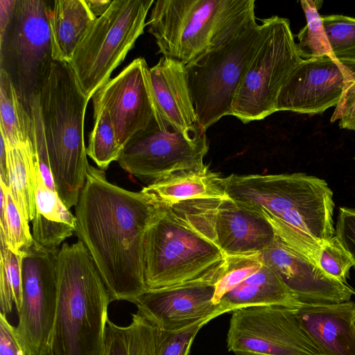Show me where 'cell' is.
<instances>
[{
	"label": "cell",
	"instance_id": "1",
	"mask_svg": "<svg viewBox=\"0 0 355 355\" xmlns=\"http://www.w3.org/2000/svg\"><path fill=\"white\" fill-rule=\"evenodd\" d=\"M155 205L141 191L110 182L89 165L75 206L76 234L88 250L114 300H135L147 290L144 240Z\"/></svg>",
	"mask_w": 355,
	"mask_h": 355
},
{
	"label": "cell",
	"instance_id": "2",
	"mask_svg": "<svg viewBox=\"0 0 355 355\" xmlns=\"http://www.w3.org/2000/svg\"><path fill=\"white\" fill-rule=\"evenodd\" d=\"M227 196L263 216L286 245L318 266L322 245L335 236L333 191L319 178L302 173L231 174Z\"/></svg>",
	"mask_w": 355,
	"mask_h": 355
},
{
	"label": "cell",
	"instance_id": "3",
	"mask_svg": "<svg viewBox=\"0 0 355 355\" xmlns=\"http://www.w3.org/2000/svg\"><path fill=\"white\" fill-rule=\"evenodd\" d=\"M58 302L51 355H103L110 303L114 301L83 243L61 245L57 257Z\"/></svg>",
	"mask_w": 355,
	"mask_h": 355
},
{
	"label": "cell",
	"instance_id": "4",
	"mask_svg": "<svg viewBox=\"0 0 355 355\" xmlns=\"http://www.w3.org/2000/svg\"><path fill=\"white\" fill-rule=\"evenodd\" d=\"M55 189L68 209L76 206L89 163L84 139L89 99L68 62L53 60L37 91Z\"/></svg>",
	"mask_w": 355,
	"mask_h": 355
},
{
	"label": "cell",
	"instance_id": "5",
	"mask_svg": "<svg viewBox=\"0 0 355 355\" xmlns=\"http://www.w3.org/2000/svg\"><path fill=\"white\" fill-rule=\"evenodd\" d=\"M254 0H158L147 21L158 53L187 64L256 23Z\"/></svg>",
	"mask_w": 355,
	"mask_h": 355
},
{
	"label": "cell",
	"instance_id": "6",
	"mask_svg": "<svg viewBox=\"0 0 355 355\" xmlns=\"http://www.w3.org/2000/svg\"><path fill=\"white\" fill-rule=\"evenodd\" d=\"M154 205L155 211L144 240L147 289L198 281L215 284L225 267L227 256L171 208Z\"/></svg>",
	"mask_w": 355,
	"mask_h": 355
},
{
	"label": "cell",
	"instance_id": "7",
	"mask_svg": "<svg viewBox=\"0 0 355 355\" xmlns=\"http://www.w3.org/2000/svg\"><path fill=\"white\" fill-rule=\"evenodd\" d=\"M264 35L257 22L185 65L197 123L206 130L231 115L236 92Z\"/></svg>",
	"mask_w": 355,
	"mask_h": 355
},
{
	"label": "cell",
	"instance_id": "8",
	"mask_svg": "<svg viewBox=\"0 0 355 355\" xmlns=\"http://www.w3.org/2000/svg\"><path fill=\"white\" fill-rule=\"evenodd\" d=\"M153 0H113L90 26L69 62L90 99L110 78L147 26Z\"/></svg>",
	"mask_w": 355,
	"mask_h": 355
},
{
	"label": "cell",
	"instance_id": "9",
	"mask_svg": "<svg viewBox=\"0 0 355 355\" xmlns=\"http://www.w3.org/2000/svg\"><path fill=\"white\" fill-rule=\"evenodd\" d=\"M263 41L255 53L234 99L231 115L243 123L277 112L279 94L295 68L303 60L290 21L277 15L261 19Z\"/></svg>",
	"mask_w": 355,
	"mask_h": 355
},
{
	"label": "cell",
	"instance_id": "10",
	"mask_svg": "<svg viewBox=\"0 0 355 355\" xmlns=\"http://www.w3.org/2000/svg\"><path fill=\"white\" fill-rule=\"evenodd\" d=\"M168 207L214 242L227 257L260 253L276 239L267 220L230 198L194 200Z\"/></svg>",
	"mask_w": 355,
	"mask_h": 355
},
{
	"label": "cell",
	"instance_id": "11",
	"mask_svg": "<svg viewBox=\"0 0 355 355\" xmlns=\"http://www.w3.org/2000/svg\"><path fill=\"white\" fill-rule=\"evenodd\" d=\"M293 310L256 306L232 312L227 347L235 355H322Z\"/></svg>",
	"mask_w": 355,
	"mask_h": 355
},
{
	"label": "cell",
	"instance_id": "12",
	"mask_svg": "<svg viewBox=\"0 0 355 355\" xmlns=\"http://www.w3.org/2000/svg\"><path fill=\"white\" fill-rule=\"evenodd\" d=\"M59 250L34 241L22 253V303L16 328L26 355H42L49 350L58 302Z\"/></svg>",
	"mask_w": 355,
	"mask_h": 355
},
{
	"label": "cell",
	"instance_id": "13",
	"mask_svg": "<svg viewBox=\"0 0 355 355\" xmlns=\"http://www.w3.org/2000/svg\"><path fill=\"white\" fill-rule=\"evenodd\" d=\"M149 69L146 60L137 58L92 96L94 107H102L108 111L122 149L132 139L148 130L171 128L157 103Z\"/></svg>",
	"mask_w": 355,
	"mask_h": 355
},
{
	"label": "cell",
	"instance_id": "14",
	"mask_svg": "<svg viewBox=\"0 0 355 355\" xmlns=\"http://www.w3.org/2000/svg\"><path fill=\"white\" fill-rule=\"evenodd\" d=\"M208 140L200 129L184 133L173 128L148 130L129 141L117 160L132 175L149 184L180 171L205 165Z\"/></svg>",
	"mask_w": 355,
	"mask_h": 355
},
{
	"label": "cell",
	"instance_id": "15",
	"mask_svg": "<svg viewBox=\"0 0 355 355\" xmlns=\"http://www.w3.org/2000/svg\"><path fill=\"white\" fill-rule=\"evenodd\" d=\"M43 0L17 1L9 26L6 51L18 95L26 106L37 92L52 59L49 12Z\"/></svg>",
	"mask_w": 355,
	"mask_h": 355
},
{
	"label": "cell",
	"instance_id": "16",
	"mask_svg": "<svg viewBox=\"0 0 355 355\" xmlns=\"http://www.w3.org/2000/svg\"><path fill=\"white\" fill-rule=\"evenodd\" d=\"M355 80V60L328 56L303 60L282 87L276 109L313 115L336 106L346 87Z\"/></svg>",
	"mask_w": 355,
	"mask_h": 355
},
{
	"label": "cell",
	"instance_id": "17",
	"mask_svg": "<svg viewBox=\"0 0 355 355\" xmlns=\"http://www.w3.org/2000/svg\"><path fill=\"white\" fill-rule=\"evenodd\" d=\"M214 283L198 281L178 286L147 289L133 302L160 329L178 331L219 316L213 302Z\"/></svg>",
	"mask_w": 355,
	"mask_h": 355
},
{
	"label": "cell",
	"instance_id": "18",
	"mask_svg": "<svg viewBox=\"0 0 355 355\" xmlns=\"http://www.w3.org/2000/svg\"><path fill=\"white\" fill-rule=\"evenodd\" d=\"M263 263L271 268L301 304H334L349 301L355 291L336 280L318 266L286 245L276 236L261 253Z\"/></svg>",
	"mask_w": 355,
	"mask_h": 355
},
{
	"label": "cell",
	"instance_id": "19",
	"mask_svg": "<svg viewBox=\"0 0 355 355\" xmlns=\"http://www.w3.org/2000/svg\"><path fill=\"white\" fill-rule=\"evenodd\" d=\"M302 329L322 355H355V303L302 304L295 311Z\"/></svg>",
	"mask_w": 355,
	"mask_h": 355
},
{
	"label": "cell",
	"instance_id": "20",
	"mask_svg": "<svg viewBox=\"0 0 355 355\" xmlns=\"http://www.w3.org/2000/svg\"><path fill=\"white\" fill-rule=\"evenodd\" d=\"M149 73L157 103L167 125L184 133L199 130L185 64L162 56L150 68Z\"/></svg>",
	"mask_w": 355,
	"mask_h": 355
},
{
	"label": "cell",
	"instance_id": "21",
	"mask_svg": "<svg viewBox=\"0 0 355 355\" xmlns=\"http://www.w3.org/2000/svg\"><path fill=\"white\" fill-rule=\"evenodd\" d=\"M154 203L166 207L194 200L225 199L223 177L206 164L180 171L164 178L141 190Z\"/></svg>",
	"mask_w": 355,
	"mask_h": 355
},
{
	"label": "cell",
	"instance_id": "22",
	"mask_svg": "<svg viewBox=\"0 0 355 355\" xmlns=\"http://www.w3.org/2000/svg\"><path fill=\"white\" fill-rule=\"evenodd\" d=\"M35 215L32 220V235L41 246L58 249L76 229V218L60 198L56 191L45 184L35 160Z\"/></svg>",
	"mask_w": 355,
	"mask_h": 355
},
{
	"label": "cell",
	"instance_id": "23",
	"mask_svg": "<svg viewBox=\"0 0 355 355\" xmlns=\"http://www.w3.org/2000/svg\"><path fill=\"white\" fill-rule=\"evenodd\" d=\"M301 303L287 288L279 275L268 266L261 268L221 299L219 315L245 307L281 306L297 310Z\"/></svg>",
	"mask_w": 355,
	"mask_h": 355
},
{
	"label": "cell",
	"instance_id": "24",
	"mask_svg": "<svg viewBox=\"0 0 355 355\" xmlns=\"http://www.w3.org/2000/svg\"><path fill=\"white\" fill-rule=\"evenodd\" d=\"M96 19L85 0L53 1L49 12L53 60L69 63Z\"/></svg>",
	"mask_w": 355,
	"mask_h": 355
},
{
	"label": "cell",
	"instance_id": "25",
	"mask_svg": "<svg viewBox=\"0 0 355 355\" xmlns=\"http://www.w3.org/2000/svg\"><path fill=\"white\" fill-rule=\"evenodd\" d=\"M126 327L107 321L103 355H157L158 327L141 311Z\"/></svg>",
	"mask_w": 355,
	"mask_h": 355
},
{
	"label": "cell",
	"instance_id": "26",
	"mask_svg": "<svg viewBox=\"0 0 355 355\" xmlns=\"http://www.w3.org/2000/svg\"><path fill=\"white\" fill-rule=\"evenodd\" d=\"M8 188L28 223L35 215V159L31 139L24 144L8 146Z\"/></svg>",
	"mask_w": 355,
	"mask_h": 355
},
{
	"label": "cell",
	"instance_id": "27",
	"mask_svg": "<svg viewBox=\"0 0 355 355\" xmlns=\"http://www.w3.org/2000/svg\"><path fill=\"white\" fill-rule=\"evenodd\" d=\"M0 135L8 147L26 143L31 136V116L8 72H0Z\"/></svg>",
	"mask_w": 355,
	"mask_h": 355
},
{
	"label": "cell",
	"instance_id": "28",
	"mask_svg": "<svg viewBox=\"0 0 355 355\" xmlns=\"http://www.w3.org/2000/svg\"><path fill=\"white\" fill-rule=\"evenodd\" d=\"M94 117L86 153L98 168L105 170L112 162L118 160L122 148L108 111L102 107H94Z\"/></svg>",
	"mask_w": 355,
	"mask_h": 355
},
{
	"label": "cell",
	"instance_id": "29",
	"mask_svg": "<svg viewBox=\"0 0 355 355\" xmlns=\"http://www.w3.org/2000/svg\"><path fill=\"white\" fill-rule=\"evenodd\" d=\"M300 3L306 19V25L297 35V47L301 58L308 60L328 56L334 59L318 12L322 1L302 0Z\"/></svg>",
	"mask_w": 355,
	"mask_h": 355
},
{
	"label": "cell",
	"instance_id": "30",
	"mask_svg": "<svg viewBox=\"0 0 355 355\" xmlns=\"http://www.w3.org/2000/svg\"><path fill=\"white\" fill-rule=\"evenodd\" d=\"M0 306L1 313L7 315L15 304L19 311L22 303V254L12 252L1 242L0 248Z\"/></svg>",
	"mask_w": 355,
	"mask_h": 355
},
{
	"label": "cell",
	"instance_id": "31",
	"mask_svg": "<svg viewBox=\"0 0 355 355\" xmlns=\"http://www.w3.org/2000/svg\"><path fill=\"white\" fill-rule=\"evenodd\" d=\"M6 189V213L4 223L0 226L1 241L8 249L21 254L33 243L34 239L29 225L21 214L8 187Z\"/></svg>",
	"mask_w": 355,
	"mask_h": 355
},
{
	"label": "cell",
	"instance_id": "32",
	"mask_svg": "<svg viewBox=\"0 0 355 355\" xmlns=\"http://www.w3.org/2000/svg\"><path fill=\"white\" fill-rule=\"evenodd\" d=\"M260 253L227 257L225 267L214 284L213 302L216 305L218 306L226 293L261 268Z\"/></svg>",
	"mask_w": 355,
	"mask_h": 355
},
{
	"label": "cell",
	"instance_id": "33",
	"mask_svg": "<svg viewBox=\"0 0 355 355\" xmlns=\"http://www.w3.org/2000/svg\"><path fill=\"white\" fill-rule=\"evenodd\" d=\"M334 58L355 60V18L343 15L322 17Z\"/></svg>",
	"mask_w": 355,
	"mask_h": 355
},
{
	"label": "cell",
	"instance_id": "34",
	"mask_svg": "<svg viewBox=\"0 0 355 355\" xmlns=\"http://www.w3.org/2000/svg\"><path fill=\"white\" fill-rule=\"evenodd\" d=\"M318 265L327 275L343 283H346L349 270L354 266L336 236L322 245Z\"/></svg>",
	"mask_w": 355,
	"mask_h": 355
},
{
	"label": "cell",
	"instance_id": "35",
	"mask_svg": "<svg viewBox=\"0 0 355 355\" xmlns=\"http://www.w3.org/2000/svg\"><path fill=\"white\" fill-rule=\"evenodd\" d=\"M207 321L198 322L178 331H166L158 327L157 355H188L199 330Z\"/></svg>",
	"mask_w": 355,
	"mask_h": 355
},
{
	"label": "cell",
	"instance_id": "36",
	"mask_svg": "<svg viewBox=\"0 0 355 355\" xmlns=\"http://www.w3.org/2000/svg\"><path fill=\"white\" fill-rule=\"evenodd\" d=\"M335 236L348 252L355 266V209L340 207L335 229Z\"/></svg>",
	"mask_w": 355,
	"mask_h": 355
},
{
	"label": "cell",
	"instance_id": "37",
	"mask_svg": "<svg viewBox=\"0 0 355 355\" xmlns=\"http://www.w3.org/2000/svg\"><path fill=\"white\" fill-rule=\"evenodd\" d=\"M337 120L340 128L355 131V80L344 90L330 121Z\"/></svg>",
	"mask_w": 355,
	"mask_h": 355
},
{
	"label": "cell",
	"instance_id": "38",
	"mask_svg": "<svg viewBox=\"0 0 355 355\" xmlns=\"http://www.w3.org/2000/svg\"><path fill=\"white\" fill-rule=\"evenodd\" d=\"M0 355H26L17 328L0 313Z\"/></svg>",
	"mask_w": 355,
	"mask_h": 355
},
{
	"label": "cell",
	"instance_id": "39",
	"mask_svg": "<svg viewBox=\"0 0 355 355\" xmlns=\"http://www.w3.org/2000/svg\"><path fill=\"white\" fill-rule=\"evenodd\" d=\"M17 1L0 0L1 42L10 23Z\"/></svg>",
	"mask_w": 355,
	"mask_h": 355
},
{
	"label": "cell",
	"instance_id": "40",
	"mask_svg": "<svg viewBox=\"0 0 355 355\" xmlns=\"http://www.w3.org/2000/svg\"><path fill=\"white\" fill-rule=\"evenodd\" d=\"M0 180L8 187V145L2 135L0 139Z\"/></svg>",
	"mask_w": 355,
	"mask_h": 355
},
{
	"label": "cell",
	"instance_id": "41",
	"mask_svg": "<svg viewBox=\"0 0 355 355\" xmlns=\"http://www.w3.org/2000/svg\"><path fill=\"white\" fill-rule=\"evenodd\" d=\"M113 0H85L93 15L98 18L103 15L110 6Z\"/></svg>",
	"mask_w": 355,
	"mask_h": 355
},
{
	"label": "cell",
	"instance_id": "42",
	"mask_svg": "<svg viewBox=\"0 0 355 355\" xmlns=\"http://www.w3.org/2000/svg\"><path fill=\"white\" fill-rule=\"evenodd\" d=\"M42 355H51L49 350L46 352H44V354H42Z\"/></svg>",
	"mask_w": 355,
	"mask_h": 355
},
{
	"label": "cell",
	"instance_id": "43",
	"mask_svg": "<svg viewBox=\"0 0 355 355\" xmlns=\"http://www.w3.org/2000/svg\"><path fill=\"white\" fill-rule=\"evenodd\" d=\"M353 324L355 327V314H354V318H353Z\"/></svg>",
	"mask_w": 355,
	"mask_h": 355
},
{
	"label": "cell",
	"instance_id": "44",
	"mask_svg": "<svg viewBox=\"0 0 355 355\" xmlns=\"http://www.w3.org/2000/svg\"><path fill=\"white\" fill-rule=\"evenodd\" d=\"M354 160H355V158H354Z\"/></svg>",
	"mask_w": 355,
	"mask_h": 355
}]
</instances>
